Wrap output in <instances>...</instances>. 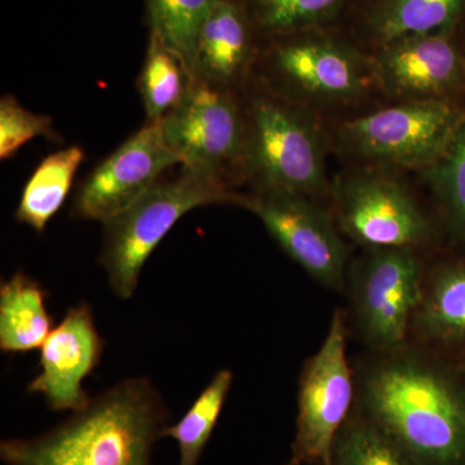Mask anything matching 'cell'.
<instances>
[{
  "label": "cell",
  "instance_id": "cell-1",
  "mask_svg": "<svg viewBox=\"0 0 465 465\" xmlns=\"http://www.w3.org/2000/svg\"><path fill=\"white\" fill-rule=\"evenodd\" d=\"M168 409L145 376L116 382L48 432L0 443L5 465H152Z\"/></svg>",
  "mask_w": 465,
  "mask_h": 465
},
{
  "label": "cell",
  "instance_id": "cell-2",
  "mask_svg": "<svg viewBox=\"0 0 465 465\" xmlns=\"http://www.w3.org/2000/svg\"><path fill=\"white\" fill-rule=\"evenodd\" d=\"M370 420L420 465L465 458V400L427 363L397 358L375 367L363 385Z\"/></svg>",
  "mask_w": 465,
  "mask_h": 465
},
{
  "label": "cell",
  "instance_id": "cell-3",
  "mask_svg": "<svg viewBox=\"0 0 465 465\" xmlns=\"http://www.w3.org/2000/svg\"><path fill=\"white\" fill-rule=\"evenodd\" d=\"M242 174L255 191L296 193L316 198L329 189L324 137L311 110L260 85L244 104Z\"/></svg>",
  "mask_w": 465,
  "mask_h": 465
},
{
  "label": "cell",
  "instance_id": "cell-4",
  "mask_svg": "<svg viewBox=\"0 0 465 465\" xmlns=\"http://www.w3.org/2000/svg\"><path fill=\"white\" fill-rule=\"evenodd\" d=\"M243 198L232 192L225 180L182 168L176 179L159 182L130 207L104 223L99 262L116 298H133L143 265L186 213L211 204L242 206Z\"/></svg>",
  "mask_w": 465,
  "mask_h": 465
},
{
  "label": "cell",
  "instance_id": "cell-5",
  "mask_svg": "<svg viewBox=\"0 0 465 465\" xmlns=\"http://www.w3.org/2000/svg\"><path fill=\"white\" fill-rule=\"evenodd\" d=\"M256 65L262 87L308 109L347 105L375 84L371 57L331 26L265 39Z\"/></svg>",
  "mask_w": 465,
  "mask_h": 465
},
{
  "label": "cell",
  "instance_id": "cell-6",
  "mask_svg": "<svg viewBox=\"0 0 465 465\" xmlns=\"http://www.w3.org/2000/svg\"><path fill=\"white\" fill-rule=\"evenodd\" d=\"M464 118L454 100L400 101L344 122L339 139L365 161L425 171L448 149Z\"/></svg>",
  "mask_w": 465,
  "mask_h": 465
},
{
  "label": "cell",
  "instance_id": "cell-7",
  "mask_svg": "<svg viewBox=\"0 0 465 465\" xmlns=\"http://www.w3.org/2000/svg\"><path fill=\"white\" fill-rule=\"evenodd\" d=\"M161 127L183 170L229 183L242 174L246 112L235 91L194 81Z\"/></svg>",
  "mask_w": 465,
  "mask_h": 465
},
{
  "label": "cell",
  "instance_id": "cell-8",
  "mask_svg": "<svg viewBox=\"0 0 465 465\" xmlns=\"http://www.w3.org/2000/svg\"><path fill=\"white\" fill-rule=\"evenodd\" d=\"M345 349V318L336 311L322 347L300 376L295 440L286 465H331L333 443L353 397Z\"/></svg>",
  "mask_w": 465,
  "mask_h": 465
},
{
  "label": "cell",
  "instance_id": "cell-9",
  "mask_svg": "<svg viewBox=\"0 0 465 465\" xmlns=\"http://www.w3.org/2000/svg\"><path fill=\"white\" fill-rule=\"evenodd\" d=\"M341 231L369 249H411L430 238V225L402 183L375 171L345 174L333 188Z\"/></svg>",
  "mask_w": 465,
  "mask_h": 465
},
{
  "label": "cell",
  "instance_id": "cell-10",
  "mask_svg": "<svg viewBox=\"0 0 465 465\" xmlns=\"http://www.w3.org/2000/svg\"><path fill=\"white\" fill-rule=\"evenodd\" d=\"M242 207L259 217L281 249L314 281L341 289L347 250L332 217L313 198L296 193L255 191Z\"/></svg>",
  "mask_w": 465,
  "mask_h": 465
},
{
  "label": "cell",
  "instance_id": "cell-11",
  "mask_svg": "<svg viewBox=\"0 0 465 465\" xmlns=\"http://www.w3.org/2000/svg\"><path fill=\"white\" fill-rule=\"evenodd\" d=\"M353 291L366 341L384 351L401 347L424 293L415 250L372 249L356 269Z\"/></svg>",
  "mask_w": 465,
  "mask_h": 465
},
{
  "label": "cell",
  "instance_id": "cell-12",
  "mask_svg": "<svg viewBox=\"0 0 465 465\" xmlns=\"http://www.w3.org/2000/svg\"><path fill=\"white\" fill-rule=\"evenodd\" d=\"M460 30L415 34L375 48V84L400 101L454 100L465 88Z\"/></svg>",
  "mask_w": 465,
  "mask_h": 465
},
{
  "label": "cell",
  "instance_id": "cell-13",
  "mask_svg": "<svg viewBox=\"0 0 465 465\" xmlns=\"http://www.w3.org/2000/svg\"><path fill=\"white\" fill-rule=\"evenodd\" d=\"M180 164L161 124H145L94 167L76 192L72 216L101 224L121 213Z\"/></svg>",
  "mask_w": 465,
  "mask_h": 465
},
{
  "label": "cell",
  "instance_id": "cell-14",
  "mask_svg": "<svg viewBox=\"0 0 465 465\" xmlns=\"http://www.w3.org/2000/svg\"><path fill=\"white\" fill-rule=\"evenodd\" d=\"M104 347L91 305L81 302L67 309L43 342L41 370L27 385V393L42 396L54 411L84 409L91 400L84 381L100 365Z\"/></svg>",
  "mask_w": 465,
  "mask_h": 465
},
{
  "label": "cell",
  "instance_id": "cell-15",
  "mask_svg": "<svg viewBox=\"0 0 465 465\" xmlns=\"http://www.w3.org/2000/svg\"><path fill=\"white\" fill-rule=\"evenodd\" d=\"M262 42L240 0H220L198 35L194 81L237 92L255 67Z\"/></svg>",
  "mask_w": 465,
  "mask_h": 465
},
{
  "label": "cell",
  "instance_id": "cell-16",
  "mask_svg": "<svg viewBox=\"0 0 465 465\" xmlns=\"http://www.w3.org/2000/svg\"><path fill=\"white\" fill-rule=\"evenodd\" d=\"M353 32L371 50L415 34L461 29L465 0H351Z\"/></svg>",
  "mask_w": 465,
  "mask_h": 465
},
{
  "label": "cell",
  "instance_id": "cell-17",
  "mask_svg": "<svg viewBox=\"0 0 465 465\" xmlns=\"http://www.w3.org/2000/svg\"><path fill=\"white\" fill-rule=\"evenodd\" d=\"M48 292L38 281L17 272L0 284V351L29 353L41 349L54 330Z\"/></svg>",
  "mask_w": 465,
  "mask_h": 465
},
{
  "label": "cell",
  "instance_id": "cell-18",
  "mask_svg": "<svg viewBox=\"0 0 465 465\" xmlns=\"http://www.w3.org/2000/svg\"><path fill=\"white\" fill-rule=\"evenodd\" d=\"M84 155L81 146L72 145L43 159L21 193L15 213L17 222L30 226L34 232H45L65 203Z\"/></svg>",
  "mask_w": 465,
  "mask_h": 465
},
{
  "label": "cell",
  "instance_id": "cell-19",
  "mask_svg": "<svg viewBox=\"0 0 465 465\" xmlns=\"http://www.w3.org/2000/svg\"><path fill=\"white\" fill-rule=\"evenodd\" d=\"M193 84L194 78L185 61L149 34L148 50L137 78L146 124H161L185 99Z\"/></svg>",
  "mask_w": 465,
  "mask_h": 465
},
{
  "label": "cell",
  "instance_id": "cell-20",
  "mask_svg": "<svg viewBox=\"0 0 465 465\" xmlns=\"http://www.w3.org/2000/svg\"><path fill=\"white\" fill-rule=\"evenodd\" d=\"M414 320L421 332L436 341H465L464 265L442 266L433 274Z\"/></svg>",
  "mask_w": 465,
  "mask_h": 465
},
{
  "label": "cell",
  "instance_id": "cell-21",
  "mask_svg": "<svg viewBox=\"0 0 465 465\" xmlns=\"http://www.w3.org/2000/svg\"><path fill=\"white\" fill-rule=\"evenodd\" d=\"M262 38L330 27L351 0H240Z\"/></svg>",
  "mask_w": 465,
  "mask_h": 465
},
{
  "label": "cell",
  "instance_id": "cell-22",
  "mask_svg": "<svg viewBox=\"0 0 465 465\" xmlns=\"http://www.w3.org/2000/svg\"><path fill=\"white\" fill-rule=\"evenodd\" d=\"M232 379L234 376L231 370H220L185 415L176 424L167 425L163 437H171L179 446L177 465H197L200 461L224 409Z\"/></svg>",
  "mask_w": 465,
  "mask_h": 465
},
{
  "label": "cell",
  "instance_id": "cell-23",
  "mask_svg": "<svg viewBox=\"0 0 465 465\" xmlns=\"http://www.w3.org/2000/svg\"><path fill=\"white\" fill-rule=\"evenodd\" d=\"M220 0H146L149 34L185 61L193 74L195 45L208 15ZM194 78V76H193Z\"/></svg>",
  "mask_w": 465,
  "mask_h": 465
},
{
  "label": "cell",
  "instance_id": "cell-24",
  "mask_svg": "<svg viewBox=\"0 0 465 465\" xmlns=\"http://www.w3.org/2000/svg\"><path fill=\"white\" fill-rule=\"evenodd\" d=\"M331 465H420L371 420L342 425Z\"/></svg>",
  "mask_w": 465,
  "mask_h": 465
},
{
  "label": "cell",
  "instance_id": "cell-25",
  "mask_svg": "<svg viewBox=\"0 0 465 465\" xmlns=\"http://www.w3.org/2000/svg\"><path fill=\"white\" fill-rule=\"evenodd\" d=\"M451 231L465 238V118L436 163L423 171Z\"/></svg>",
  "mask_w": 465,
  "mask_h": 465
},
{
  "label": "cell",
  "instance_id": "cell-26",
  "mask_svg": "<svg viewBox=\"0 0 465 465\" xmlns=\"http://www.w3.org/2000/svg\"><path fill=\"white\" fill-rule=\"evenodd\" d=\"M57 139L50 116L24 108L14 94L0 100V159L7 161L34 137Z\"/></svg>",
  "mask_w": 465,
  "mask_h": 465
},
{
  "label": "cell",
  "instance_id": "cell-27",
  "mask_svg": "<svg viewBox=\"0 0 465 465\" xmlns=\"http://www.w3.org/2000/svg\"><path fill=\"white\" fill-rule=\"evenodd\" d=\"M463 45H464V50H465V32L463 34Z\"/></svg>",
  "mask_w": 465,
  "mask_h": 465
}]
</instances>
